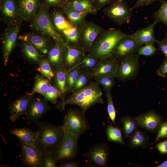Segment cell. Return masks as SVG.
Here are the masks:
<instances>
[{
	"label": "cell",
	"instance_id": "obj_1",
	"mask_svg": "<svg viewBox=\"0 0 167 167\" xmlns=\"http://www.w3.org/2000/svg\"><path fill=\"white\" fill-rule=\"evenodd\" d=\"M72 93L68 99L61 101L58 104L57 108L63 110L66 105H76L85 112L88 109L95 105L104 103L102 92L100 85L96 82L90 81L83 88Z\"/></svg>",
	"mask_w": 167,
	"mask_h": 167
},
{
	"label": "cell",
	"instance_id": "obj_2",
	"mask_svg": "<svg viewBox=\"0 0 167 167\" xmlns=\"http://www.w3.org/2000/svg\"><path fill=\"white\" fill-rule=\"evenodd\" d=\"M127 35L115 28H109L95 41L88 54L99 59L113 56L118 43Z\"/></svg>",
	"mask_w": 167,
	"mask_h": 167
},
{
	"label": "cell",
	"instance_id": "obj_3",
	"mask_svg": "<svg viewBox=\"0 0 167 167\" xmlns=\"http://www.w3.org/2000/svg\"><path fill=\"white\" fill-rule=\"evenodd\" d=\"M35 122L39 135L35 145L43 152H49L54 154L64 134L62 126H56L45 122Z\"/></svg>",
	"mask_w": 167,
	"mask_h": 167
},
{
	"label": "cell",
	"instance_id": "obj_4",
	"mask_svg": "<svg viewBox=\"0 0 167 167\" xmlns=\"http://www.w3.org/2000/svg\"><path fill=\"white\" fill-rule=\"evenodd\" d=\"M82 110H69L64 117L62 126L64 130L73 135L79 136L88 129V123Z\"/></svg>",
	"mask_w": 167,
	"mask_h": 167
},
{
	"label": "cell",
	"instance_id": "obj_5",
	"mask_svg": "<svg viewBox=\"0 0 167 167\" xmlns=\"http://www.w3.org/2000/svg\"><path fill=\"white\" fill-rule=\"evenodd\" d=\"M79 137L64 131L62 140L54 152L57 161L70 159L75 156L78 149Z\"/></svg>",
	"mask_w": 167,
	"mask_h": 167
},
{
	"label": "cell",
	"instance_id": "obj_6",
	"mask_svg": "<svg viewBox=\"0 0 167 167\" xmlns=\"http://www.w3.org/2000/svg\"><path fill=\"white\" fill-rule=\"evenodd\" d=\"M33 24L35 28L51 37L55 41L63 45L66 43L61 35L55 29L49 14L44 9L41 8L39 11Z\"/></svg>",
	"mask_w": 167,
	"mask_h": 167
},
{
	"label": "cell",
	"instance_id": "obj_7",
	"mask_svg": "<svg viewBox=\"0 0 167 167\" xmlns=\"http://www.w3.org/2000/svg\"><path fill=\"white\" fill-rule=\"evenodd\" d=\"M132 11L123 0H116L105 11L107 16L115 23L122 24H128Z\"/></svg>",
	"mask_w": 167,
	"mask_h": 167
},
{
	"label": "cell",
	"instance_id": "obj_8",
	"mask_svg": "<svg viewBox=\"0 0 167 167\" xmlns=\"http://www.w3.org/2000/svg\"><path fill=\"white\" fill-rule=\"evenodd\" d=\"M138 54L135 53L124 57L118 65L115 77L122 80H126L132 78L138 69Z\"/></svg>",
	"mask_w": 167,
	"mask_h": 167
},
{
	"label": "cell",
	"instance_id": "obj_9",
	"mask_svg": "<svg viewBox=\"0 0 167 167\" xmlns=\"http://www.w3.org/2000/svg\"><path fill=\"white\" fill-rule=\"evenodd\" d=\"M21 161L26 166L42 167L43 152L35 145H31L21 142Z\"/></svg>",
	"mask_w": 167,
	"mask_h": 167
},
{
	"label": "cell",
	"instance_id": "obj_10",
	"mask_svg": "<svg viewBox=\"0 0 167 167\" xmlns=\"http://www.w3.org/2000/svg\"><path fill=\"white\" fill-rule=\"evenodd\" d=\"M86 51L82 47L71 46L66 43L63 46V66L67 70L78 66Z\"/></svg>",
	"mask_w": 167,
	"mask_h": 167
},
{
	"label": "cell",
	"instance_id": "obj_11",
	"mask_svg": "<svg viewBox=\"0 0 167 167\" xmlns=\"http://www.w3.org/2000/svg\"><path fill=\"white\" fill-rule=\"evenodd\" d=\"M80 42L85 51H89L101 32V28L90 22H83L80 28Z\"/></svg>",
	"mask_w": 167,
	"mask_h": 167
},
{
	"label": "cell",
	"instance_id": "obj_12",
	"mask_svg": "<svg viewBox=\"0 0 167 167\" xmlns=\"http://www.w3.org/2000/svg\"><path fill=\"white\" fill-rule=\"evenodd\" d=\"M33 98L31 93L25 94L14 100L9 107V119L14 122L26 113Z\"/></svg>",
	"mask_w": 167,
	"mask_h": 167
},
{
	"label": "cell",
	"instance_id": "obj_13",
	"mask_svg": "<svg viewBox=\"0 0 167 167\" xmlns=\"http://www.w3.org/2000/svg\"><path fill=\"white\" fill-rule=\"evenodd\" d=\"M44 98H33L26 113V119L28 122H36L50 109Z\"/></svg>",
	"mask_w": 167,
	"mask_h": 167
},
{
	"label": "cell",
	"instance_id": "obj_14",
	"mask_svg": "<svg viewBox=\"0 0 167 167\" xmlns=\"http://www.w3.org/2000/svg\"><path fill=\"white\" fill-rule=\"evenodd\" d=\"M112 57L100 59L95 67L89 71L91 78L95 79L107 75L115 77L118 63L117 60Z\"/></svg>",
	"mask_w": 167,
	"mask_h": 167
},
{
	"label": "cell",
	"instance_id": "obj_15",
	"mask_svg": "<svg viewBox=\"0 0 167 167\" xmlns=\"http://www.w3.org/2000/svg\"><path fill=\"white\" fill-rule=\"evenodd\" d=\"M86 156L89 163L93 166H105L108 158L106 145L101 143L92 146L87 151Z\"/></svg>",
	"mask_w": 167,
	"mask_h": 167
},
{
	"label": "cell",
	"instance_id": "obj_16",
	"mask_svg": "<svg viewBox=\"0 0 167 167\" xmlns=\"http://www.w3.org/2000/svg\"><path fill=\"white\" fill-rule=\"evenodd\" d=\"M142 45L134 39L131 35L127 34L118 43L113 55L117 57H124L135 54Z\"/></svg>",
	"mask_w": 167,
	"mask_h": 167
},
{
	"label": "cell",
	"instance_id": "obj_17",
	"mask_svg": "<svg viewBox=\"0 0 167 167\" xmlns=\"http://www.w3.org/2000/svg\"><path fill=\"white\" fill-rule=\"evenodd\" d=\"M19 26L15 25L10 28L4 34L3 40V57L4 64L6 65L9 57L17 40Z\"/></svg>",
	"mask_w": 167,
	"mask_h": 167
},
{
	"label": "cell",
	"instance_id": "obj_18",
	"mask_svg": "<svg viewBox=\"0 0 167 167\" xmlns=\"http://www.w3.org/2000/svg\"><path fill=\"white\" fill-rule=\"evenodd\" d=\"M19 16L24 20L35 18L37 14L39 0H18Z\"/></svg>",
	"mask_w": 167,
	"mask_h": 167
},
{
	"label": "cell",
	"instance_id": "obj_19",
	"mask_svg": "<svg viewBox=\"0 0 167 167\" xmlns=\"http://www.w3.org/2000/svg\"><path fill=\"white\" fill-rule=\"evenodd\" d=\"M158 22L155 21L148 26L137 30L131 34L137 41L142 44H154L156 42L154 34V27Z\"/></svg>",
	"mask_w": 167,
	"mask_h": 167
},
{
	"label": "cell",
	"instance_id": "obj_20",
	"mask_svg": "<svg viewBox=\"0 0 167 167\" xmlns=\"http://www.w3.org/2000/svg\"><path fill=\"white\" fill-rule=\"evenodd\" d=\"M9 133L17 137L21 142L31 145H35L39 135L38 131L35 132L25 128H13Z\"/></svg>",
	"mask_w": 167,
	"mask_h": 167
},
{
	"label": "cell",
	"instance_id": "obj_21",
	"mask_svg": "<svg viewBox=\"0 0 167 167\" xmlns=\"http://www.w3.org/2000/svg\"><path fill=\"white\" fill-rule=\"evenodd\" d=\"M68 70L63 66L56 68L53 78L54 86L63 94L68 91L67 77Z\"/></svg>",
	"mask_w": 167,
	"mask_h": 167
},
{
	"label": "cell",
	"instance_id": "obj_22",
	"mask_svg": "<svg viewBox=\"0 0 167 167\" xmlns=\"http://www.w3.org/2000/svg\"><path fill=\"white\" fill-rule=\"evenodd\" d=\"M160 122L159 117L152 112L147 113L136 120L139 125L150 131L155 130Z\"/></svg>",
	"mask_w": 167,
	"mask_h": 167
},
{
	"label": "cell",
	"instance_id": "obj_23",
	"mask_svg": "<svg viewBox=\"0 0 167 167\" xmlns=\"http://www.w3.org/2000/svg\"><path fill=\"white\" fill-rule=\"evenodd\" d=\"M64 45L59 42L55 41L54 45L49 52L48 60L51 66L56 68L63 66Z\"/></svg>",
	"mask_w": 167,
	"mask_h": 167
},
{
	"label": "cell",
	"instance_id": "obj_24",
	"mask_svg": "<svg viewBox=\"0 0 167 167\" xmlns=\"http://www.w3.org/2000/svg\"><path fill=\"white\" fill-rule=\"evenodd\" d=\"M66 8L79 12H86L89 14L95 13L96 9L90 0H78L68 2Z\"/></svg>",
	"mask_w": 167,
	"mask_h": 167
},
{
	"label": "cell",
	"instance_id": "obj_25",
	"mask_svg": "<svg viewBox=\"0 0 167 167\" xmlns=\"http://www.w3.org/2000/svg\"><path fill=\"white\" fill-rule=\"evenodd\" d=\"M2 14L6 21L11 22L19 16L18 9L13 0H4L2 6Z\"/></svg>",
	"mask_w": 167,
	"mask_h": 167
},
{
	"label": "cell",
	"instance_id": "obj_26",
	"mask_svg": "<svg viewBox=\"0 0 167 167\" xmlns=\"http://www.w3.org/2000/svg\"><path fill=\"white\" fill-rule=\"evenodd\" d=\"M66 41V44L71 46H78L80 41V28L73 26L62 32Z\"/></svg>",
	"mask_w": 167,
	"mask_h": 167
},
{
	"label": "cell",
	"instance_id": "obj_27",
	"mask_svg": "<svg viewBox=\"0 0 167 167\" xmlns=\"http://www.w3.org/2000/svg\"><path fill=\"white\" fill-rule=\"evenodd\" d=\"M28 40L29 42L37 51L44 54L47 53L49 43L45 38L36 35L30 34L28 36Z\"/></svg>",
	"mask_w": 167,
	"mask_h": 167
},
{
	"label": "cell",
	"instance_id": "obj_28",
	"mask_svg": "<svg viewBox=\"0 0 167 167\" xmlns=\"http://www.w3.org/2000/svg\"><path fill=\"white\" fill-rule=\"evenodd\" d=\"M64 11L69 21L75 27H78L80 25L89 14L87 12L78 11L66 8Z\"/></svg>",
	"mask_w": 167,
	"mask_h": 167
},
{
	"label": "cell",
	"instance_id": "obj_29",
	"mask_svg": "<svg viewBox=\"0 0 167 167\" xmlns=\"http://www.w3.org/2000/svg\"><path fill=\"white\" fill-rule=\"evenodd\" d=\"M34 81L33 88L31 92L32 94L37 93L43 96L51 84L49 79L39 75H36Z\"/></svg>",
	"mask_w": 167,
	"mask_h": 167
},
{
	"label": "cell",
	"instance_id": "obj_30",
	"mask_svg": "<svg viewBox=\"0 0 167 167\" xmlns=\"http://www.w3.org/2000/svg\"><path fill=\"white\" fill-rule=\"evenodd\" d=\"M53 21L56 29L61 31L62 32L74 26L61 13L59 12H56L54 14Z\"/></svg>",
	"mask_w": 167,
	"mask_h": 167
},
{
	"label": "cell",
	"instance_id": "obj_31",
	"mask_svg": "<svg viewBox=\"0 0 167 167\" xmlns=\"http://www.w3.org/2000/svg\"><path fill=\"white\" fill-rule=\"evenodd\" d=\"M23 52L29 60L39 63L41 60L40 55L36 48L29 42H24L23 45Z\"/></svg>",
	"mask_w": 167,
	"mask_h": 167
},
{
	"label": "cell",
	"instance_id": "obj_32",
	"mask_svg": "<svg viewBox=\"0 0 167 167\" xmlns=\"http://www.w3.org/2000/svg\"><path fill=\"white\" fill-rule=\"evenodd\" d=\"M91 78L89 71L81 69L71 92L76 91L85 87L90 82L89 79Z\"/></svg>",
	"mask_w": 167,
	"mask_h": 167
},
{
	"label": "cell",
	"instance_id": "obj_33",
	"mask_svg": "<svg viewBox=\"0 0 167 167\" xmlns=\"http://www.w3.org/2000/svg\"><path fill=\"white\" fill-rule=\"evenodd\" d=\"M38 70L42 76L49 79L50 81L54 76L51 65L48 60L43 59L40 61Z\"/></svg>",
	"mask_w": 167,
	"mask_h": 167
},
{
	"label": "cell",
	"instance_id": "obj_34",
	"mask_svg": "<svg viewBox=\"0 0 167 167\" xmlns=\"http://www.w3.org/2000/svg\"><path fill=\"white\" fill-rule=\"evenodd\" d=\"M106 132L109 141L124 143L121 132L119 128L109 125L107 127Z\"/></svg>",
	"mask_w": 167,
	"mask_h": 167
},
{
	"label": "cell",
	"instance_id": "obj_35",
	"mask_svg": "<svg viewBox=\"0 0 167 167\" xmlns=\"http://www.w3.org/2000/svg\"><path fill=\"white\" fill-rule=\"evenodd\" d=\"M81 70L79 66L68 70L67 84L68 91L71 92L78 77Z\"/></svg>",
	"mask_w": 167,
	"mask_h": 167
},
{
	"label": "cell",
	"instance_id": "obj_36",
	"mask_svg": "<svg viewBox=\"0 0 167 167\" xmlns=\"http://www.w3.org/2000/svg\"><path fill=\"white\" fill-rule=\"evenodd\" d=\"M43 96L47 101L55 104L57 102L58 99L61 96V94L60 91L51 84Z\"/></svg>",
	"mask_w": 167,
	"mask_h": 167
},
{
	"label": "cell",
	"instance_id": "obj_37",
	"mask_svg": "<svg viewBox=\"0 0 167 167\" xmlns=\"http://www.w3.org/2000/svg\"><path fill=\"white\" fill-rule=\"evenodd\" d=\"M114 77V76L107 75L97 78L95 79L106 92L110 91L114 86L115 84Z\"/></svg>",
	"mask_w": 167,
	"mask_h": 167
},
{
	"label": "cell",
	"instance_id": "obj_38",
	"mask_svg": "<svg viewBox=\"0 0 167 167\" xmlns=\"http://www.w3.org/2000/svg\"><path fill=\"white\" fill-rule=\"evenodd\" d=\"M160 0L161 2L160 7L154 14L155 21L161 22L167 26V1Z\"/></svg>",
	"mask_w": 167,
	"mask_h": 167
},
{
	"label": "cell",
	"instance_id": "obj_39",
	"mask_svg": "<svg viewBox=\"0 0 167 167\" xmlns=\"http://www.w3.org/2000/svg\"><path fill=\"white\" fill-rule=\"evenodd\" d=\"M98 59L91 56L88 54L84 56L77 66H79L82 69L90 70V71L96 66L98 62Z\"/></svg>",
	"mask_w": 167,
	"mask_h": 167
},
{
	"label": "cell",
	"instance_id": "obj_40",
	"mask_svg": "<svg viewBox=\"0 0 167 167\" xmlns=\"http://www.w3.org/2000/svg\"><path fill=\"white\" fill-rule=\"evenodd\" d=\"M57 161L54 153L49 152H43L42 167H55Z\"/></svg>",
	"mask_w": 167,
	"mask_h": 167
},
{
	"label": "cell",
	"instance_id": "obj_41",
	"mask_svg": "<svg viewBox=\"0 0 167 167\" xmlns=\"http://www.w3.org/2000/svg\"><path fill=\"white\" fill-rule=\"evenodd\" d=\"M105 95L107 101L108 113L110 119L115 124L116 111L113 102L110 91L106 92Z\"/></svg>",
	"mask_w": 167,
	"mask_h": 167
},
{
	"label": "cell",
	"instance_id": "obj_42",
	"mask_svg": "<svg viewBox=\"0 0 167 167\" xmlns=\"http://www.w3.org/2000/svg\"><path fill=\"white\" fill-rule=\"evenodd\" d=\"M156 50L157 49L154 46V44H147L139 48L137 51V54L139 56H150L154 54Z\"/></svg>",
	"mask_w": 167,
	"mask_h": 167
},
{
	"label": "cell",
	"instance_id": "obj_43",
	"mask_svg": "<svg viewBox=\"0 0 167 167\" xmlns=\"http://www.w3.org/2000/svg\"><path fill=\"white\" fill-rule=\"evenodd\" d=\"M125 134L126 136L130 135L135 128V124L134 121L130 118H126L123 121Z\"/></svg>",
	"mask_w": 167,
	"mask_h": 167
},
{
	"label": "cell",
	"instance_id": "obj_44",
	"mask_svg": "<svg viewBox=\"0 0 167 167\" xmlns=\"http://www.w3.org/2000/svg\"><path fill=\"white\" fill-rule=\"evenodd\" d=\"M144 141V137L140 131L136 132L131 139L132 143L135 146L141 145L143 144Z\"/></svg>",
	"mask_w": 167,
	"mask_h": 167
},
{
	"label": "cell",
	"instance_id": "obj_45",
	"mask_svg": "<svg viewBox=\"0 0 167 167\" xmlns=\"http://www.w3.org/2000/svg\"><path fill=\"white\" fill-rule=\"evenodd\" d=\"M156 72L159 76L163 78H165L167 76V58H166Z\"/></svg>",
	"mask_w": 167,
	"mask_h": 167
},
{
	"label": "cell",
	"instance_id": "obj_46",
	"mask_svg": "<svg viewBox=\"0 0 167 167\" xmlns=\"http://www.w3.org/2000/svg\"><path fill=\"white\" fill-rule=\"evenodd\" d=\"M167 135V122L163 123L161 126L156 138V140L164 137Z\"/></svg>",
	"mask_w": 167,
	"mask_h": 167
},
{
	"label": "cell",
	"instance_id": "obj_47",
	"mask_svg": "<svg viewBox=\"0 0 167 167\" xmlns=\"http://www.w3.org/2000/svg\"><path fill=\"white\" fill-rule=\"evenodd\" d=\"M157 0H137L135 4L131 8V10H133L143 6H148Z\"/></svg>",
	"mask_w": 167,
	"mask_h": 167
},
{
	"label": "cell",
	"instance_id": "obj_48",
	"mask_svg": "<svg viewBox=\"0 0 167 167\" xmlns=\"http://www.w3.org/2000/svg\"><path fill=\"white\" fill-rule=\"evenodd\" d=\"M157 148L159 151L161 153H167V140L159 143L157 145Z\"/></svg>",
	"mask_w": 167,
	"mask_h": 167
},
{
	"label": "cell",
	"instance_id": "obj_49",
	"mask_svg": "<svg viewBox=\"0 0 167 167\" xmlns=\"http://www.w3.org/2000/svg\"><path fill=\"white\" fill-rule=\"evenodd\" d=\"M156 42L158 44L160 50L164 54L166 58H167V44L162 41H156Z\"/></svg>",
	"mask_w": 167,
	"mask_h": 167
},
{
	"label": "cell",
	"instance_id": "obj_50",
	"mask_svg": "<svg viewBox=\"0 0 167 167\" xmlns=\"http://www.w3.org/2000/svg\"><path fill=\"white\" fill-rule=\"evenodd\" d=\"M78 166V163L75 161L66 162L62 164L59 166L60 167H77Z\"/></svg>",
	"mask_w": 167,
	"mask_h": 167
},
{
	"label": "cell",
	"instance_id": "obj_51",
	"mask_svg": "<svg viewBox=\"0 0 167 167\" xmlns=\"http://www.w3.org/2000/svg\"><path fill=\"white\" fill-rule=\"evenodd\" d=\"M46 3L50 6H56L61 4L63 0H45Z\"/></svg>",
	"mask_w": 167,
	"mask_h": 167
},
{
	"label": "cell",
	"instance_id": "obj_52",
	"mask_svg": "<svg viewBox=\"0 0 167 167\" xmlns=\"http://www.w3.org/2000/svg\"><path fill=\"white\" fill-rule=\"evenodd\" d=\"M111 0H97L98 4L101 6H102L109 2Z\"/></svg>",
	"mask_w": 167,
	"mask_h": 167
},
{
	"label": "cell",
	"instance_id": "obj_53",
	"mask_svg": "<svg viewBox=\"0 0 167 167\" xmlns=\"http://www.w3.org/2000/svg\"><path fill=\"white\" fill-rule=\"evenodd\" d=\"M158 167H167V160L157 166Z\"/></svg>",
	"mask_w": 167,
	"mask_h": 167
},
{
	"label": "cell",
	"instance_id": "obj_54",
	"mask_svg": "<svg viewBox=\"0 0 167 167\" xmlns=\"http://www.w3.org/2000/svg\"><path fill=\"white\" fill-rule=\"evenodd\" d=\"M162 41L164 42H165L167 44V34L165 39L164 40H163Z\"/></svg>",
	"mask_w": 167,
	"mask_h": 167
},
{
	"label": "cell",
	"instance_id": "obj_55",
	"mask_svg": "<svg viewBox=\"0 0 167 167\" xmlns=\"http://www.w3.org/2000/svg\"><path fill=\"white\" fill-rule=\"evenodd\" d=\"M71 1H76V0H71Z\"/></svg>",
	"mask_w": 167,
	"mask_h": 167
},
{
	"label": "cell",
	"instance_id": "obj_56",
	"mask_svg": "<svg viewBox=\"0 0 167 167\" xmlns=\"http://www.w3.org/2000/svg\"><path fill=\"white\" fill-rule=\"evenodd\" d=\"M164 137L167 138V135L166 136H165V137Z\"/></svg>",
	"mask_w": 167,
	"mask_h": 167
}]
</instances>
